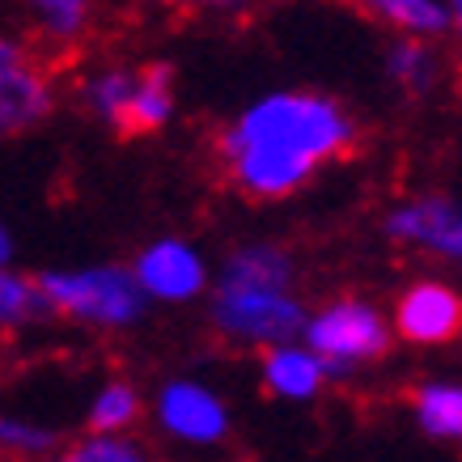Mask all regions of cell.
<instances>
[{
    "instance_id": "obj_3",
    "label": "cell",
    "mask_w": 462,
    "mask_h": 462,
    "mask_svg": "<svg viewBox=\"0 0 462 462\" xmlns=\"http://www.w3.org/2000/svg\"><path fill=\"white\" fill-rule=\"evenodd\" d=\"M72 102L85 119L115 136H162L179 119V77L166 60L102 56L77 72Z\"/></svg>"
},
{
    "instance_id": "obj_7",
    "label": "cell",
    "mask_w": 462,
    "mask_h": 462,
    "mask_svg": "<svg viewBox=\"0 0 462 462\" xmlns=\"http://www.w3.org/2000/svg\"><path fill=\"white\" fill-rule=\"evenodd\" d=\"M144 420L166 446L179 449H221L234 437V407L212 382L196 374L162 378L144 399Z\"/></svg>"
},
{
    "instance_id": "obj_1",
    "label": "cell",
    "mask_w": 462,
    "mask_h": 462,
    "mask_svg": "<svg viewBox=\"0 0 462 462\" xmlns=\"http://www.w3.org/2000/svg\"><path fill=\"white\" fill-rule=\"evenodd\" d=\"M361 144V119L339 94L281 85L229 115L212 136V162L229 191L251 204L301 196L322 170L348 162Z\"/></svg>"
},
{
    "instance_id": "obj_16",
    "label": "cell",
    "mask_w": 462,
    "mask_h": 462,
    "mask_svg": "<svg viewBox=\"0 0 462 462\" xmlns=\"http://www.w3.org/2000/svg\"><path fill=\"white\" fill-rule=\"evenodd\" d=\"M144 399L149 394H141L136 382L106 378L89 391L81 420L85 429H102V433H136V424L144 420Z\"/></svg>"
},
{
    "instance_id": "obj_18",
    "label": "cell",
    "mask_w": 462,
    "mask_h": 462,
    "mask_svg": "<svg viewBox=\"0 0 462 462\" xmlns=\"http://www.w3.org/2000/svg\"><path fill=\"white\" fill-rule=\"evenodd\" d=\"M47 319L39 281L17 263H0V336H22Z\"/></svg>"
},
{
    "instance_id": "obj_4",
    "label": "cell",
    "mask_w": 462,
    "mask_h": 462,
    "mask_svg": "<svg viewBox=\"0 0 462 462\" xmlns=\"http://www.w3.org/2000/svg\"><path fill=\"white\" fill-rule=\"evenodd\" d=\"M34 281L47 301V319L81 327L89 336H132L153 314V301L127 263H64L39 272Z\"/></svg>"
},
{
    "instance_id": "obj_5",
    "label": "cell",
    "mask_w": 462,
    "mask_h": 462,
    "mask_svg": "<svg viewBox=\"0 0 462 462\" xmlns=\"http://www.w3.org/2000/svg\"><path fill=\"white\" fill-rule=\"evenodd\" d=\"M301 339L322 356L336 382H352L369 374L394 352V331L386 306L361 293L322 297L319 306L306 310Z\"/></svg>"
},
{
    "instance_id": "obj_2",
    "label": "cell",
    "mask_w": 462,
    "mask_h": 462,
    "mask_svg": "<svg viewBox=\"0 0 462 462\" xmlns=\"http://www.w3.org/2000/svg\"><path fill=\"white\" fill-rule=\"evenodd\" d=\"M204 306L212 336L234 352H263L297 339L310 310L301 293V259L276 238L238 242L221 254V263H212Z\"/></svg>"
},
{
    "instance_id": "obj_17",
    "label": "cell",
    "mask_w": 462,
    "mask_h": 462,
    "mask_svg": "<svg viewBox=\"0 0 462 462\" xmlns=\"http://www.w3.org/2000/svg\"><path fill=\"white\" fill-rule=\"evenodd\" d=\"M64 449V433L42 416L0 399V458H56Z\"/></svg>"
},
{
    "instance_id": "obj_8",
    "label": "cell",
    "mask_w": 462,
    "mask_h": 462,
    "mask_svg": "<svg viewBox=\"0 0 462 462\" xmlns=\"http://www.w3.org/2000/svg\"><path fill=\"white\" fill-rule=\"evenodd\" d=\"M382 238L429 263L462 267V199L449 191H411L382 212Z\"/></svg>"
},
{
    "instance_id": "obj_20",
    "label": "cell",
    "mask_w": 462,
    "mask_h": 462,
    "mask_svg": "<svg viewBox=\"0 0 462 462\" xmlns=\"http://www.w3.org/2000/svg\"><path fill=\"white\" fill-rule=\"evenodd\" d=\"M132 14H196V17H212V14H242L251 0H115Z\"/></svg>"
},
{
    "instance_id": "obj_11",
    "label": "cell",
    "mask_w": 462,
    "mask_h": 462,
    "mask_svg": "<svg viewBox=\"0 0 462 462\" xmlns=\"http://www.w3.org/2000/svg\"><path fill=\"white\" fill-rule=\"evenodd\" d=\"M17 9V26L26 30L42 56L72 60L98 39L106 0H9Z\"/></svg>"
},
{
    "instance_id": "obj_19",
    "label": "cell",
    "mask_w": 462,
    "mask_h": 462,
    "mask_svg": "<svg viewBox=\"0 0 462 462\" xmlns=\"http://www.w3.org/2000/svg\"><path fill=\"white\" fill-rule=\"evenodd\" d=\"M69 462H144L149 449L136 433H102V429H85L81 437L64 441L60 449Z\"/></svg>"
},
{
    "instance_id": "obj_15",
    "label": "cell",
    "mask_w": 462,
    "mask_h": 462,
    "mask_svg": "<svg viewBox=\"0 0 462 462\" xmlns=\"http://www.w3.org/2000/svg\"><path fill=\"white\" fill-rule=\"evenodd\" d=\"M352 14L382 26L386 34H416V39H446L449 14L446 0H344Z\"/></svg>"
},
{
    "instance_id": "obj_13",
    "label": "cell",
    "mask_w": 462,
    "mask_h": 462,
    "mask_svg": "<svg viewBox=\"0 0 462 462\" xmlns=\"http://www.w3.org/2000/svg\"><path fill=\"white\" fill-rule=\"evenodd\" d=\"M259 356V386H263L267 399L289 407H310L319 403L322 394L331 391V369L322 365V356L310 348L306 339H284V344H272V348L254 352Z\"/></svg>"
},
{
    "instance_id": "obj_12",
    "label": "cell",
    "mask_w": 462,
    "mask_h": 462,
    "mask_svg": "<svg viewBox=\"0 0 462 462\" xmlns=\"http://www.w3.org/2000/svg\"><path fill=\"white\" fill-rule=\"evenodd\" d=\"M382 77L403 102H433L454 81V56L446 51V39L391 34L382 47Z\"/></svg>"
},
{
    "instance_id": "obj_22",
    "label": "cell",
    "mask_w": 462,
    "mask_h": 462,
    "mask_svg": "<svg viewBox=\"0 0 462 462\" xmlns=\"http://www.w3.org/2000/svg\"><path fill=\"white\" fill-rule=\"evenodd\" d=\"M14 251H17V242H14V229L0 221V263H14Z\"/></svg>"
},
{
    "instance_id": "obj_6",
    "label": "cell",
    "mask_w": 462,
    "mask_h": 462,
    "mask_svg": "<svg viewBox=\"0 0 462 462\" xmlns=\"http://www.w3.org/2000/svg\"><path fill=\"white\" fill-rule=\"evenodd\" d=\"M64 102L56 60L42 56L17 22H0V141L30 136L56 119Z\"/></svg>"
},
{
    "instance_id": "obj_21",
    "label": "cell",
    "mask_w": 462,
    "mask_h": 462,
    "mask_svg": "<svg viewBox=\"0 0 462 462\" xmlns=\"http://www.w3.org/2000/svg\"><path fill=\"white\" fill-rule=\"evenodd\" d=\"M446 14H449V34H446V42L454 47V56L462 60V0H446Z\"/></svg>"
},
{
    "instance_id": "obj_14",
    "label": "cell",
    "mask_w": 462,
    "mask_h": 462,
    "mask_svg": "<svg viewBox=\"0 0 462 462\" xmlns=\"http://www.w3.org/2000/svg\"><path fill=\"white\" fill-rule=\"evenodd\" d=\"M407 411L420 437L462 449V378H424L407 394Z\"/></svg>"
},
{
    "instance_id": "obj_9",
    "label": "cell",
    "mask_w": 462,
    "mask_h": 462,
    "mask_svg": "<svg viewBox=\"0 0 462 462\" xmlns=\"http://www.w3.org/2000/svg\"><path fill=\"white\" fill-rule=\"evenodd\" d=\"M132 276L153 306H199L212 284V259L182 234H157L132 254Z\"/></svg>"
},
{
    "instance_id": "obj_10",
    "label": "cell",
    "mask_w": 462,
    "mask_h": 462,
    "mask_svg": "<svg viewBox=\"0 0 462 462\" xmlns=\"http://www.w3.org/2000/svg\"><path fill=\"white\" fill-rule=\"evenodd\" d=\"M386 314L394 344L407 348H449L454 339H462V293L441 276L407 281Z\"/></svg>"
}]
</instances>
